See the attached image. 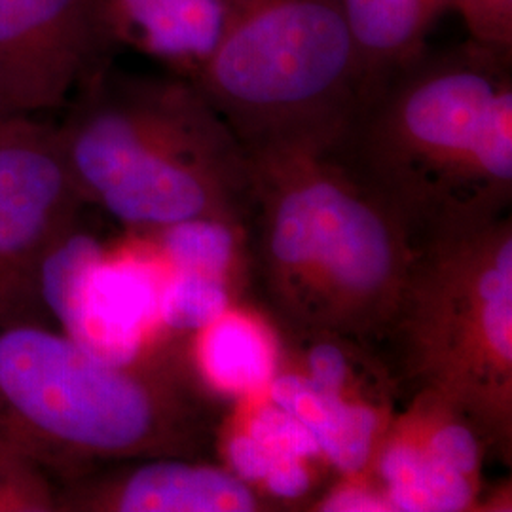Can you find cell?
Returning a JSON list of instances; mask_svg holds the SVG:
<instances>
[{"instance_id":"obj_1","label":"cell","mask_w":512,"mask_h":512,"mask_svg":"<svg viewBox=\"0 0 512 512\" xmlns=\"http://www.w3.org/2000/svg\"><path fill=\"white\" fill-rule=\"evenodd\" d=\"M245 150L243 260L274 329L340 336L378 353L421 239L329 143Z\"/></svg>"},{"instance_id":"obj_7","label":"cell","mask_w":512,"mask_h":512,"mask_svg":"<svg viewBox=\"0 0 512 512\" xmlns=\"http://www.w3.org/2000/svg\"><path fill=\"white\" fill-rule=\"evenodd\" d=\"M84 205L57 126L0 120V313L33 311L44 268Z\"/></svg>"},{"instance_id":"obj_12","label":"cell","mask_w":512,"mask_h":512,"mask_svg":"<svg viewBox=\"0 0 512 512\" xmlns=\"http://www.w3.org/2000/svg\"><path fill=\"white\" fill-rule=\"evenodd\" d=\"M342 4L357 44L366 95L427 48L429 33L444 12L452 10L454 0H342Z\"/></svg>"},{"instance_id":"obj_6","label":"cell","mask_w":512,"mask_h":512,"mask_svg":"<svg viewBox=\"0 0 512 512\" xmlns=\"http://www.w3.org/2000/svg\"><path fill=\"white\" fill-rule=\"evenodd\" d=\"M194 84L243 147L330 143L363 95L342 0H245Z\"/></svg>"},{"instance_id":"obj_10","label":"cell","mask_w":512,"mask_h":512,"mask_svg":"<svg viewBox=\"0 0 512 512\" xmlns=\"http://www.w3.org/2000/svg\"><path fill=\"white\" fill-rule=\"evenodd\" d=\"M266 512L272 501L230 467L150 458L109 465L57 486V512Z\"/></svg>"},{"instance_id":"obj_14","label":"cell","mask_w":512,"mask_h":512,"mask_svg":"<svg viewBox=\"0 0 512 512\" xmlns=\"http://www.w3.org/2000/svg\"><path fill=\"white\" fill-rule=\"evenodd\" d=\"M147 236L160 239L165 255L179 272L215 275L220 279H224L232 264L234 247L241 245L236 230L213 222H188Z\"/></svg>"},{"instance_id":"obj_15","label":"cell","mask_w":512,"mask_h":512,"mask_svg":"<svg viewBox=\"0 0 512 512\" xmlns=\"http://www.w3.org/2000/svg\"><path fill=\"white\" fill-rule=\"evenodd\" d=\"M57 480L0 431V512H57Z\"/></svg>"},{"instance_id":"obj_17","label":"cell","mask_w":512,"mask_h":512,"mask_svg":"<svg viewBox=\"0 0 512 512\" xmlns=\"http://www.w3.org/2000/svg\"><path fill=\"white\" fill-rule=\"evenodd\" d=\"M469 38L501 52H512V0H454Z\"/></svg>"},{"instance_id":"obj_16","label":"cell","mask_w":512,"mask_h":512,"mask_svg":"<svg viewBox=\"0 0 512 512\" xmlns=\"http://www.w3.org/2000/svg\"><path fill=\"white\" fill-rule=\"evenodd\" d=\"M228 308V289L215 275L179 272L162 296V317L173 329L200 330Z\"/></svg>"},{"instance_id":"obj_2","label":"cell","mask_w":512,"mask_h":512,"mask_svg":"<svg viewBox=\"0 0 512 512\" xmlns=\"http://www.w3.org/2000/svg\"><path fill=\"white\" fill-rule=\"evenodd\" d=\"M329 148L420 239L511 213L512 52L427 46L361 97Z\"/></svg>"},{"instance_id":"obj_4","label":"cell","mask_w":512,"mask_h":512,"mask_svg":"<svg viewBox=\"0 0 512 512\" xmlns=\"http://www.w3.org/2000/svg\"><path fill=\"white\" fill-rule=\"evenodd\" d=\"M67 107L57 129L86 205L141 234L213 222L241 236L251 160L194 82L110 63Z\"/></svg>"},{"instance_id":"obj_9","label":"cell","mask_w":512,"mask_h":512,"mask_svg":"<svg viewBox=\"0 0 512 512\" xmlns=\"http://www.w3.org/2000/svg\"><path fill=\"white\" fill-rule=\"evenodd\" d=\"M490 452L475 425L433 393L404 399L363 476L374 478L389 511H473Z\"/></svg>"},{"instance_id":"obj_11","label":"cell","mask_w":512,"mask_h":512,"mask_svg":"<svg viewBox=\"0 0 512 512\" xmlns=\"http://www.w3.org/2000/svg\"><path fill=\"white\" fill-rule=\"evenodd\" d=\"M118 48L162 63L194 82L245 0H101Z\"/></svg>"},{"instance_id":"obj_3","label":"cell","mask_w":512,"mask_h":512,"mask_svg":"<svg viewBox=\"0 0 512 512\" xmlns=\"http://www.w3.org/2000/svg\"><path fill=\"white\" fill-rule=\"evenodd\" d=\"M220 408L188 357H112L33 311L0 313V431L57 484L150 458L205 459Z\"/></svg>"},{"instance_id":"obj_13","label":"cell","mask_w":512,"mask_h":512,"mask_svg":"<svg viewBox=\"0 0 512 512\" xmlns=\"http://www.w3.org/2000/svg\"><path fill=\"white\" fill-rule=\"evenodd\" d=\"M198 351L203 378L230 391L258 389L274 374V349L260 330L238 317L222 315L207 325Z\"/></svg>"},{"instance_id":"obj_8","label":"cell","mask_w":512,"mask_h":512,"mask_svg":"<svg viewBox=\"0 0 512 512\" xmlns=\"http://www.w3.org/2000/svg\"><path fill=\"white\" fill-rule=\"evenodd\" d=\"M116 50L101 0H0V120L67 107Z\"/></svg>"},{"instance_id":"obj_5","label":"cell","mask_w":512,"mask_h":512,"mask_svg":"<svg viewBox=\"0 0 512 512\" xmlns=\"http://www.w3.org/2000/svg\"><path fill=\"white\" fill-rule=\"evenodd\" d=\"M378 353L403 401L444 399L511 463V213L421 238Z\"/></svg>"}]
</instances>
